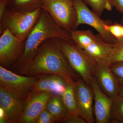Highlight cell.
<instances>
[{"mask_svg": "<svg viewBox=\"0 0 123 123\" xmlns=\"http://www.w3.org/2000/svg\"><path fill=\"white\" fill-rule=\"evenodd\" d=\"M16 72L27 76L57 75L67 82L73 83L80 78L70 66L58 38H51L43 42L34 57Z\"/></svg>", "mask_w": 123, "mask_h": 123, "instance_id": "obj_1", "label": "cell"}, {"mask_svg": "<svg viewBox=\"0 0 123 123\" xmlns=\"http://www.w3.org/2000/svg\"><path fill=\"white\" fill-rule=\"evenodd\" d=\"M53 38L73 41L70 32L61 28L49 14L42 8L38 21L26 40L23 54L10 69L16 71L29 63L35 56L42 43Z\"/></svg>", "mask_w": 123, "mask_h": 123, "instance_id": "obj_2", "label": "cell"}, {"mask_svg": "<svg viewBox=\"0 0 123 123\" xmlns=\"http://www.w3.org/2000/svg\"><path fill=\"white\" fill-rule=\"evenodd\" d=\"M62 50L70 66L84 82L90 86L97 61L75 43L59 38Z\"/></svg>", "mask_w": 123, "mask_h": 123, "instance_id": "obj_3", "label": "cell"}, {"mask_svg": "<svg viewBox=\"0 0 123 123\" xmlns=\"http://www.w3.org/2000/svg\"><path fill=\"white\" fill-rule=\"evenodd\" d=\"M42 8L30 12H23L12 9L5 11L0 21L1 33L7 29L18 38L26 40L41 14Z\"/></svg>", "mask_w": 123, "mask_h": 123, "instance_id": "obj_4", "label": "cell"}, {"mask_svg": "<svg viewBox=\"0 0 123 123\" xmlns=\"http://www.w3.org/2000/svg\"><path fill=\"white\" fill-rule=\"evenodd\" d=\"M41 8L63 30L70 33L76 30L77 14L73 0H44Z\"/></svg>", "mask_w": 123, "mask_h": 123, "instance_id": "obj_5", "label": "cell"}, {"mask_svg": "<svg viewBox=\"0 0 123 123\" xmlns=\"http://www.w3.org/2000/svg\"><path fill=\"white\" fill-rule=\"evenodd\" d=\"M39 79V77L18 75L0 66V87L20 99L26 100Z\"/></svg>", "mask_w": 123, "mask_h": 123, "instance_id": "obj_6", "label": "cell"}, {"mask_svg": "<svg viewBox=\"0 0 123 123\" xmlns=\"http://www.w3.org/2000/svg\"><path fill=\"white\" fill-rule=\"evenodd\" d=\"M74 5L76 9L77 20L75 29L80 25H89L95 29L105 42L114 44L117 39L106 29L109 25L108 22L103 20L94 11L86 6L83 0H73Z\"/></svg>", "mask_w": 123, "mask_h": 123, "instance_id": "obj_7", "label": "cell"}, {"mask_svg": "<svg viewBox=\"0 0 123 123\" xmlns=\"http://www.w3.org/2000/svg\"><path fill=\"white\" fill-rule=\"evenodd\" d=\"M0 38V65L11 68L24 52L26 40H22L8 29L2 32Z\"/></svg>", "mask_w": 123, "mask_h": 123, "instance_id": "obj_8", "label": "cell"}, {"mask_svg": "<svg viewBox=\"0 0 123 123\" xmlns=\"http://www.w3.org/2000/svg\"><path fill=\"white\" fill-rule=\"evenodd\" d=\"M74 93L79 114L87 123H94L95 119L93 107L94 94L90 86L79 78L75 82Z\"/></svg>", "mask_w": 123, "mask_h": 123, "instance_id": "obj_9", "label": "cell"}, {"mask_svg": "<svg viewBox=\"0 0 123 123\" xmlns=\"http://www.w3.org/2000/svg\"><path fill=\"white\" fill-rule=\"evenodd\" d=\"M53 93L31 92L25 100L24 111L19 123H35L38 116L46 108Z\"/></svg>", "mask_w": 123, "mask_h": 123, "instance_id": "obj_10", "label": "cell"}, {"mask_svg": "<svg viewBox=\"0 0 123 123\" xmlns=\"http://www.w3.org/2000/svg\"><path fill=\"white\" fill-rule=\"evenodd\" d=\"M94 76L102 90L113 99L119 95L120 85L106 61H97Z\"/></svg>", "mask_w": 123, "mask_h": 123, "instance_id": "obj_11", "label": "cell"}, {"mask_svg": "<svg viewBox=\"0 0 123 123\" xmlns=\"http://www.w3.org/2000/svg\"><path fill=\"white\" fill-rule=\"evenodd\" d=\"M91 87L94 94V114L97 123H108L113 99L102 91L94 76L92 77Z\"/></svg>", "mask_w": 123, "mask_h": 123, "instance_id": "obj_12", "label": "cell"}, {"mask_svg": "<svg viewBox=\"0 0 123 123\" xmlns=\"http://www.w3.org/2000/svg\"><path fill=\"white\" fill-rule=\"evenodd\" d=\"M25 100L18 98L0 87V107L4 111L7 123H19Z\"/></svg>", "mask_w": 123, "mask_h": 123, "instance_id": "obj_13", "label": "cell"}, {"mask_svg": "<svg viewBox=\"0 0 123 123\" xmlns=\"http://www.w3.org/2000/svg\"><path fill=\"white\" fill-rule=\"evenodd\" d=\"M39 79L33 86L31 92H48L60 95L65 90L67 82L56 75L39 76Z\"/></svg>", "mask_w": 123, "mask_h": 123, "instance_id": "obj_14", "label": "cell"}, {"mask_svg": "<svg viewBox=\"0 0 123 123\" xmlns=\"http://www.w3.org/2000/svg\"><path fill=\"white\" fill-rule=\"evenodd\" d=\"M46 108L52 115L55 122L62 123L68 115L59 95H52L48 102Z\"/></svg>", "mask_w": 123, "mask_h": 123, "instance_id": "obj_15", "label": "cell"}, {"mask_svg": "<svg viewBox=\"0 0 123 123\" xmlns=\"http://www.w3.org/2000/svg\"><path fill=\"white\" fill-rule=\"evenodd\" d=\"M75 83L67 82L65 91L60 96L62 103L68 113L80 115L74 93Z\"/></svg>", "mask_w": 123, "mask_h": 123, "instance_id": "obj_16", "label": "cell"}, {"mask_svg": "<svg viewBox=\"0 0 123 123\" xmlns=\"http://www.w3.org/2000/svg\"><path fill=\"white\" fill-rule=\"evenodd\" d=\"M109 123H123V97L119 95L113 99Z\"/></svg>", "mask_w": 123, "mask_h": 123, "instance_id": "obj_17", "label": "cell"}, {"mask_svg": "<svg viewBox=\"0 0 123 123\" xmlns=\"http://www.w3.org/2000/svg\"><path fill=\"white\" fill-rule=\"evenodd\" d=\"M44 0H13V9L23 12H30L41 8Z\"/></svg>", "mask_w": 123, "mask_h": 123, "instance_id": "obj_18", "label": "cell"}, {"mask_svg": "<svg viewBox=\"0 0 123 123\" xmlns=\"http://www.w3.org/2000/svg\"><path fill=\"white\" fill-rule=\"evenodd\" d=\"M106 61L110 65L123 62V38L117 40L113 44Z\"/></svg>", "mask_w": 123, "mask_h": 123, "instance_id": "obj_19", "label": "cell"}, {"mask_svg": "<svg viewBox=\"0 0 123 123\" xmlns=\"http://www.w3.org/2000/svg\"><path fill=\"white\" fill-rule=\"evenodd\" d=\"M108 0H85L88 4L99 17L105 9L107 2Z\"/></svg>", "mask_w": 123, "mask_h": 123, "instance_id": "obj_20", "label": "cell"}, {"mask_svg": "<svg viewBox=\"0 0 123 123\" xmlns=\"http://www.w3.org/2000/svg\"><path fill=\"white\" fill-rule=\"evenodd\" d=\"M111 69L120 86L123 85V62L110 65Z\"/></svg>", "mask_w": 123, "mask_h": 123, "instance_id": "obj_21", "label": "cell"}, {"mask_svg": "<svg viewBox=\"0 0 123 123\" xmlns=\"http://www.w3.org/2000/svg\"><path fill=\"white\" fill-rule=\"evenodd\" d=\"M55 122L52 115L46 108L38 116L35 123H53Z\"/></svg>", "mask_w": 123, "mask_h": 123, "instance_id": "obj_22", "label": "cell"}, {"mask_svg": "<svg viewBox=\"0 0 123 123\" xmlns=\"http://www.w3.org/2000/svg\"><path fill=\"white\" fill-rule=\"evenodd\" d=\"M123 25L118 24L108 25L106 27V29L117 39L120 40L123 39L122 35Z\"/></svg>", "mask_w": 123, "mask_h": 123, "instance_id": "obj_23", "label": "cell"}, {"mask_svg": "<svg viewBox=\"0 0 123 123\" xmlns=\"http://www.w3.org/2000/svg\"><path fill=\"white\" fill-rule=\"evenodd\" d=\"M61 123H87V122L80 115L68 113V116Z\"/></svg>", "mask_w": 123, "mask_h": 123, "instance_id": "obj_24", "label": "cell"}, {"mask_svg": "<svg viewBox=\"0 0 123 123\" xmlns=\"http://www.w3.org/2000/svg\"><path fill=\"white\" fill-rule=\"evenodd\" d=\"M10 0H0V20L4 14L7 5Z\"/></svg>", "mask_w": 123, "mask_h": 123, "instance_id": "obj_25", "label": "cell"}, {"mask_svg": "<svg viewBox=\"0 0 123 123\" xmlns=\"http://www.w3.org/2000/svg\"><path fill=\"white\" fill-rule=\"evenodd\" d=\"M114 6L120 12L123 13V0H112Z\"/></svg>", "mask_w": 123, "mask_h": 123, "instance_id": "obj_26", "label": "cell"}, {"mask_svg": "<svg viewBox=\"0 0 123 123\" xmlns=\"http://www.w3.org/2000/svg\"><path fill=\"white\" fill-rule=\"evenodd\" d=\"M7 123V121L4 111L2 108L0 107V123Z\"/></svg>", "mask_w": 123, "mask_h": 123, "instance_id": "obj_27", "label": "cell"}, {"mask_svg": "<svg viewBox=\"0 0 123 123\" xmlns=\"http://www.w3.org/2000/svg\"><path fill=\"white\" fill-rule=\"evenodd\" d=\"M119 95L123 97V85L120 86Z\"/></svg>", "mask_w": 123, "mask_h": 123, "instance_id": "obj_28", "label": "cell"}, {"mask_svg": "<svg viewBox=\"0 0 123 123\" xmlns=\"http://www.w3.org/2000/svg\"><path fill=\"white\" fill-rule=\"evenodd\" d=\"M122 37L123 38V27H122Z\"/></svg>", "mask_w": 123, "mask_h": 123, "instance_id": "obj_29", "label": "cell"}, {"mask_svg": "<svg viewBox=\"0 0 123 123\" xmlns=\"http://www.w3.org/2000/svg\"><path fill=\"white\" fill-rule=\"evenodd\" d=\"M122 21H123V20H122Z\"/></svg>", "mask_w": 123, "mask_h": 123, "instance_id": "obj_30", "label": "cell"}]
</instances>
